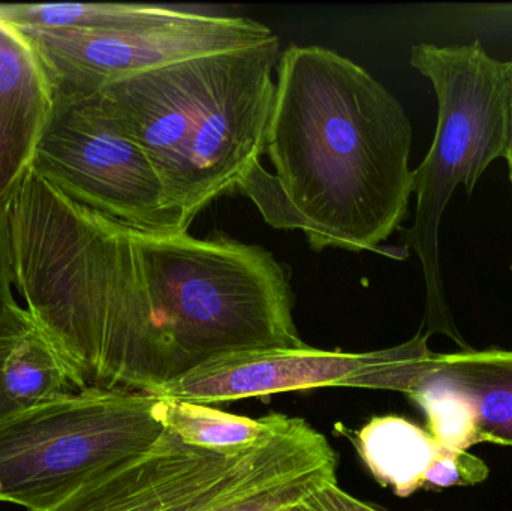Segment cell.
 <instances>
[{
    "label": "cell",
    "instance_id": "1",
    "mask_svg": "<svg viewBox=\"0 0 512 511\" xmlns=\"http://www.w3.org/2000/svg\"><path fill=\"white\" fill-rule=\"evenodd\" d=\"M262 164L240 183L276 230L303 231L313 251L378 252L414 192L412 125L366 69L324 47L291 45L277 63Z\"/></svg>",
    "mask_w": 512,
    "mask_h": 511
},
{
    "label": "cell",
    "instance_id": "2",
    "mask_svg": "<svg viewBox=\"0 0 512 511\" xmlns=\"http://www.w3.org/2000/svg\"><path fill=\"white\" fill-rule=\"evenodd\" d=\"M15 299L84 389L155 395L173 378L137 228L78 204L30 168L0 206Z\"/></svg>",
    "mask_w": 512,
    "mask_h": 511
},
{
    "label": "cell",
    "instance_id": "3",
    "mask_svg": "<svg viewBox=\"0 0 512 511\" xmlns=\"http://www.w3.org/2000/svg\"><path fill=\"white\" fill-rule=\"evenodd\" d=\"M279 38L192 57L96 92L155 168L182 233L261 164L273 111Z\"/></svg>",
    "mask_w": 512,
    "mask_h": 511
},
{
    "label": "cell",
    "instance_id": "4",
    "mask_svg": "<svg viewBox=\"0 0 512 511\" xmlns=\"http://www.w3.org/2000/svg\"><path fill=\"white\" fill-rule=\"evenodd\" d=\"M141 263L171 353L173 378L227 354L301 348L291 272L267 249L224 233L137 230Z\"/></svg>",
    "mask_w": 512,
    "mask_h": 511
},
{
    "label": "cell",
    "instance_id": "5",
    "mask_svg": "<svg viewBox=\"0 0 512 511\" xmlns=\"http://www.w3.org/2000/svg\"><path fill=\"white\" fill-rule=\"evenodd\" d=\"M411 65L433 84L438 125L429 153L414 170L417 210L414 225L403 236L423 266L426 335L444 333L462 342L445 297L439 227L457 186L472 194L489 165L505 156L507 62L490 56L480 41H474L451 47L414 45Z\"/></svg>",
    "mask_w": 512,
    "mask_h": 511
},
{
    "label": "cell",
    "instance_id": "6",
    "mask_svg": "<svg viewBox=\"0 0 512 511\" xmlns=\"http://www.w3.org/2000/svg\"><path fill=\"white\" fill-rule=\"evenodd\" d=\"M318 432L283 414L254 449L224 456L165 429L153 446L84 479L38 511H216L327 462Z\"/></svg>",
    "mask_w": 512,
    "mask_h": 511
},
{
    "label": "cell",
    "instance_id": "7",
    "mask_svg": "<svg viewBox=\"0 0 512 511\" xmlns=\"http://www.w3.org/2000/svg\"><path fill=\"white\" fill-rule=\"evenodd\" d=\"M158 396L84 389L0 410V503L50 506L87 477L153 446Z\"/></svg>",
    "mask_w": 512,
    "mask_h": 511
},
{
    "label": "cell",
    "instance_id": "8",
    "mask_svg": "<svg viewBox=\"0 0 512 511\" xmlns=\"http://www.w3.org/2000/svg\"><path fill=\"white\" fill-rule=\"evenodd\" d=\"M14 29L38 57L56 98L92 95L132 75L277 38L270 27L251 18L176 8L111 29Z\"/></svg>",
    "mask_w": 512,
    "mask_h": 511
},
{
    "label": "cell",
    "instance_id": "9",
    "mask_svg": "<svg viewBox=\"0 0 512 511\" xmlns=\"http://www.w3.org/2000/svg\"><path fill=\"white\" fill-rule=\"evenodd\" d=\"M32 168L66 197L108 218L147 233H182L149 158L96 93L56 98Z\"/></svg>",
    "mask_w": 512,
    "mask_h": 511
},
{
    "label": "cell",
    "instance_id": "10",
    "mask_svg": "<svg viewBox=\"0 0 512 511\" xmlns=\"http://www.w3.org/2000/svg\"><path fill=\"white\" fill-rule=\"evenodd\" d=\"M429 336L385 350L346 353L318 348L245 351L206 360L171 378L155 396L194 404L221 405L277 393L348 387L409 395L433 371Z\"/></svg>",
    "mask_w": 512,
    "mask_h": 511
},
{
    "label": "cell",
    "instance_id": "11",
    "mask_svg": "<svg viewBox=\"0 0 512 511\" xmlns=\"http://www.w3.org/2000/svg\"><path fill=\"white\" fill-rule=\"evenodd\" d=\"M56 93L23 36L0 23V206L32 168Z\"/></svg>",
    "mask_w": 512,
    "mask_h": 511
},
{
    "label": "cell",
    "instance_id": "12",
    "mask_svg": "<svg viewBox=\"0 0 512 511\" xmlns=\"http://www.w3.org/2000/svg\"><path fill=\"white\" fill-rule=\"evenodd\" d=\"M78 390L62 357L14 296L0 314V410Z\"/></svg>",
    "mask_w": 512,
    "mask_h": 511
},
{
    "label": "cell",
    "instance_id": "13",
    "mask_svg": "<svg viewBox=\"0 0 512 511\" xmlns=\"http://www.w3.org/2000/svg\"><path fill=\"white\" fill-rule=\"evenodd\" d=\"M355 446L373 477L400 498L424 489L444 449L429 431L399 416L370 419L357 432Z\"/></svg>",
    "mask_w": 512,
    "mask_h": 511
},
{
    "label": "cell",
    "instance_id": "14",
    "mask_svg": "<svg viewBox=\"0 0 512 511\" xmlns=\"http://www.w3.org/2000/svg\"><path fill=\"white\" fill-rule=\"evenodd\" d=\"M435 368L474 405L481 443L512 446V350L436 354Z\"/></svg>",
    "mask_w": 512,
    "mask_h": 511
},
{
    "label": "cell",
    "instance_id": "15",
    "mask_svg": "<svg viewBox=\"0 0 512 511\" xmlns=\"http://www.w3.org/2000/svg\"><path fill=\"white\" fill-rule=\"evenodd\" d=\"M156 419L171 434L198 449L237 456L254 449L279 425L282 414L254 420L194 402L156 399Z\"/></svg>",
    "mask_w": 512,
    "mask_h": 511
},
{
    "label": "cell",
    "instance_id": "16",
    "mask_svg": "<svg viewBox=\"0 0 512 511\" xmlns=\"http://www.w3.org/2000/svg\"><path fill=\"white\" fill-rule=\"evenodd\" d=\"M168 8L143 3H11L0 5V23L39 29H111L152 20Z\"/></svg>",
    "mask_w": 512,
    "mask_h": 511
},
{
    "label": "cell",
    "instance_id": "17",
    "mask_svg": "<svg viewBox=\"0 0 512 511\" xmlns=\"http://www.w3.org/2000/svg\"><path fill=\"white\" fill-rule=\"evenodd\" d=\"M408 396L426 414L427 431L439 446L447 450H469L481 443L474 405L435 366Z\"/></svg>",
    "mask_w": 512,
    "mask_h": 511
},
{
    "label": "cell",
    "instance_id": "18",
    "mask_svg": "<svg viewBox=\"0 0 512 511\" xmlns=\"http://www.w3.org/2000/svg\"><path fill=\"white\" fill-rule=\"evenodd\" d=\"M331 485H337V461L304 471L216 511H291L306 503L316 492Z\"/></svg>",
    "mask_w": 512,
    "mask_h": 511
},
{
    "label": "cell",
    "instance_id": "19",
    "mask_svg": "<svg viewBox=\"0 0 512 511\" xmlns=\"http://www.w3.org/2000/svg\"><path fill=\"white\" fill-rule=\"evenodd\" d=\"M490 468L468 450L442 449L426 477L424 489L469 488L486 482Z\"/></svg>",
    "mask_w": 512,
    "mask_h": 511
},
{
    "label": "cell",
    "instance_id": "20",
    "mask_svg": "<svg viewBox=\"0 0 512 511\" xmlns=\"http://www.w3.org/2000/svg\"><path fill=\"white\" fill-rule=\"evenodd\" d=\"M309 511H385L342 491L337 485L327 486L303 504Z\"/></svg>",
    "mask_w": 512,
    "mask_h": 511
},
{
    "label": "cell",
    "instance_id": "21",
    "mask_svg": "<svg viewBox=\"0 0 512 511\" xmlns=\"http://www.w3.org/2000/svg\"><path fill=\"white\" fill-rule=\"evenodd\" d=\"M507 96H508V135L507 149H505L504 158L508 162V170H510V179L512 183V57L507 62Z\"/></svg>",
    "mask_w": 512,
    "mask_h": 511
},
{
    "label": "cell",
    "instance_id": "22",
    "mask_svg": "<svg viewBox=\"0 0 512 511\" xmlns=\"http://www.w3.org/2000/svg\"><path fill=\"white\" fill-rule=\"evenodd\" d=\"M14 299V293H12L11 284L8 281V275H6L5 261H3L2 243H0V314H2L3 308L8 305V302Z\"/></svg>",
    "mask_w": 512,
    "mask_h": 511
},
{
    "label": "cell",
    "instance_id": "23",
    "mask_svg": "<svg viewBox=\"0 0 512 511\" xmlns=\"http://www.w3.org/2000/svg\"><path fill=\"white\" fill-rule=\"evenodd\" d=\"M303 504H301V506L295 507V509H292L291 511H309L306 509V507L303 506Z\"/></svg>",
    "mask_w": 512,
    "mask_h": 511
},
{
    "label": "cell",
    "instance_id": "24",
    "mask_svg": "<svg viewBox=\"0 0 512 511\" xmlns=\"http://www.w3.org/2000/svg\"><path fill=\"white\" fill-rule=\"evenodd\" d=\"M427 511H432V510H427Z\"/></svg>",
    "mask_w": 512,
    "mask_h": 511
}]
</instances>
